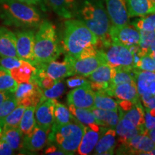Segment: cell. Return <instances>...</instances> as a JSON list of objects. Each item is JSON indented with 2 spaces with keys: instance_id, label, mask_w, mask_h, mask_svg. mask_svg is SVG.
I'll list each match as a JSON object with an SVG mask.
<instances>
[{
  "instance_id": "1",
  "label": "cell",
  "mask_w": 155,
  "mask_h": 155,
  "mask_svg": "<svg viewBox=\"0 0 155 155\" xmlns=\"http://www.w3.org/2000/svg\"><path fill=\"white\" fill-rule=\"evenodd\" d=\"M99 39L85 23L78 19L65 22L63 50L67 55L81 59L96 55Z\"/></svg>"
},
{
  "instance_id": "2",
  "label": "cell",
  "mask_w": 155,
  "mask_h": 155,
  "mask_svg": "<svg viewBox=\"0 0 155 155\" xmlns=\"http://www.w3.org/2000/svg\"><path fill=\"white\" fill-rule=\"evenodd\" d=\"M0 19L5 25L22 29L37 28L42 23L38 9L17 0H0Z\"/></svg>"
},
{
  "instance_id": "3",
  "label": "cell",
  "mask_w": 155,
  "mask_h": 155,
  "mask_svg": "<svg viewBox=\"0 0 155 155\" xmlns=\"http://www.w3.org/2000/svg\"><path fill=\"white\" fill-rule=\"evenodd\" d=\"M78 16L99 39V47L112 42L109 34L111 28L110 19L101 2L85 1L78 12Z\"/></svg>"
},
{
  "instance_id": "4",
  "label": "cell",
  "mask_w": 155,
  "mask_h": 155,
  "mask_svg": "<svg viewBox=\"0 0 155 155\" xmlns=\"http://www.w3.org/2000/svg\"><path fill=\"white\" fill-rule=\"evenodd\" d=\"M63 52V47L59 44L55 25L47 20L42 22L35 35V67L40 64L55 61Z\"/></svg>"
},
{
  "instance_id": "5",
  "label": "cell",
  "mask_w": 155,
  "mask_h": 155,
  "mask_svg": "<svg viewBox=\"0 0 155 155\" xmlns=\"http://www.w3.org/2000/svg\"><path fill=\"white\" fill-rule=\"evenodd\" d=\"M84 133L85 126L78 121L61 126L53 124L48 134V143L56 145L67 155L74 154Z\"/></svg>"
},
{
  "instance_id": "6",
  "label": "cell",
  "mask_w": 155,
  "mask_h": 155,
  "mask_svg": "<svg viewBox=\"0 0 155 155\" xmlns=\"http://www.w3.org/2000/svg\"><path fill=\"white\" fill-rule=\"evenodd\" d=\"M104 54L106 63L114 68L126 69L135 68L134 58L129 47L111 42L98 48Z\"/></svg>"
},
{
  "instance_id": "7",
  "label": "cell",
  "mask_w": 155,
  "mask_h": 155,
  "mask_svg": "<svg viewBox=\"0 0 155 155\" xmlns=\"http://www.w3.org/2000/svg\"><path fill=\"white\" fill-rule=\"evenodd\" d=\"M14 96L18 105L24 106L26 108L30 106L36 107L43 98L42 90L32 79L29 82L18 83Z\"/></svg>"
},
{
  "instance_id": "8",
  "label": "cell",
  "mask_w": 155,
  "mask_h": 155,
  "mask_svg": "<svg viewBox=\"0 0 155 155\" xmlns=\"http://www.w3.org/2000/svg\"><path fill=\"white\" fill-rule=\"evenodd\" d=\"M16 36L17 57L22 61L35 65L34 55L35 33L30 29H23L15 32Z\"/></svg>"
},
{
  "instance_id": "9",
  "label": "cell",
  "mask_w": 155,
  "mask_h": 155,
  "mask_svg": "<svg viewBox=\"0 0 155 155\" xmlns=\"http://www.w3.org/2000/svg\"><path fill=\"white\" fill-rule=\"evenodd\" d=\"M73 58L65 55L63 62L55 61L48 63L40 64L35 68L42 70L45 73L56 81H61L64 78L75 75V69L73 65Z\"/></svg>"
},
{
  "instance_id": "10",
  "label": "cell",
  "mask_w": 155,
  "mask_h": 155,
  "mask_svg": "<svg viewBox=\"0 0 155 155\" xmlns=\"http://www.w3.org/2000/svg\"><path fill=\"white\" fill-rule=\"evenodd\" d=\"M109 34L112 42L127 47L137 45L140 40V32L134 25L111 26Z\"/></svg>"
},
{
  "instance_id": "11",
  "label": "cell",
  "mask_w": 155,
  "mask_h": 155,
  "mask_svg": "<svg viewBox=\"0 0 155 155\" xmlns=\"http://www.w3.org/2000/svg\"><path fill=\"white\" fill-rule=\"evenodd\" d=\"M94 98L95 92L89 82L78 88H73L68 94L67 102L68 105L91 109L94 107Z\"/></svg>"
},
{
  "instance_id": "12",
  "label": "cell",
  "mask_w": 155,
  "mask_h": 155,
  "mask_svg": "<svg viewBox=\"0 0 155 155\" xmlns=\"http://www.w3.org/2000/svg\"><path fill=\"white\" fill-rule=\"evenodd\" d=\"M114 75V68L108 63L101 65L88 75L91 87L94 91H104L111 87Z\"/></svg>"
},
{
  "instance_id": "13",
  "label": "cell",
  "mask_w": 155,
  "mask_h": 155,
  "mask_svg": "<svg viewBox=\"0 0 155 155\" xmlns=\"http://www.w3.org/2000/svg\"><path fill=\"white\" fill-rule=\"evenodd\" d=\"M56 99L42 100L35 109V118L39 127L50 131L54 123V108Z\"/></svg>"
},
{
  "instance_id": "14",
  "label": "cell",
  "mask_w": 155,
  "mask_h": 155,
  "mask_svg": "<svg viewBox=\"0 0 155 155\" xmlns=\"http://www.w3.org/2000/svg\"><path fill=\"white\" fill-rule=\"evenodd\" d=\"M106 12L112 26L121 27L129 24V15L125 0H106Z\"/></svg>"
},
{
  "instance_id": "15",
  "label": "cell",
  "mask_w": 155,
  "mask_h": 155,
  "mask_svg": "<svg viewBox=\"0 0 155 155\" xmlns=\"http://www.w3.org/2000/svg\"><path fill=\"white\" fill-rule=\"evenodd\" d=\"M107 63L104 58V54L101 50H97L96 55L88 57L75 59L73 58V65L74 67L75 74H79L87 77L92 73L101 65Z\"/></svg>"
},
{
  "instance_id": "16",
  "label": "cell",
  "mask_w": 155,
  "mask_h": 155,
  "mask_svg": "<svg viewBox=\"0 0 155 155\" xmlns=\"http://www.w3.org/2000/svg\"><path fill=\"white\" fill-rule=\"evenodd\" d=\"M50 131L46 130L37 124L30 134L24 136L23 149L30 152H38L47 144Z\"/></svg>"
},
{
  "instance_id": "17",
  "label": "cell",
  "mask_w": 155,
  "mask_h": 155,
  "mask_svg": "<svg viewBox=\"0 0 155 155\" xmlns=\"http://www.w3.org/2000/svg\"><path fill=\"white\" fill-rule=\"evenodd\" d=\"M101 134V126L98 124L85 126V133L76 152L78 154L81 155L91 154L100 138Z\"/></svg>"
},
{
  "instance_id": "18",
  "label": "cell",
  "mask_w": 155,
  "mask_h": 155,
  "mask_svg": "<svg viewBox=\"0 0 155 155\" xmlns=\"http://www.w3.org/2000/svg\"><path fill=\"white\" fill-rule=\"evenodd\" d=\"M104 91L110 96L114 97L118 100L130 101L132 104H136L139 101V95L135 83L116 85L104 90Z\"/></svg>"
},
{
  "instance_id": "19",
  "label": "cell",
  "mask_w": 155,
  "mask_h": 155,
  "mask_svg": "<svg viewBox=\"0 0 155 155\" xmlns=\"http://www.w3.org/2000/svg\"><path fill=\"white\" fill-rule=\"evenodd\" d=\"M116 145V132L114 129L101 127V134L93 154H113Z\"/></svg>"
},
{
  "instance_id": "20",
  "label": "cell",
  "mask_w": 155,
  "mask_h": 155,
  "mask_svg": "<svg viewBox=\"0 0 155 155\" xmlns=\"http://www.w3.org/2000/svg\"><path fill=\"white\" fill-rule=\"evenodd\" d=\"M135 83L139 96L144 94H155V73L137 69Z\"/></svg>"
},
{
  "instance_id": "21",
  "label": "cell",
  "mask_w": 155,
  "mask_h": 155,
  "mask_svg": "<svg viewBox=\"0 0 155 155\" xmlns=\"http://www.w3.org/2000/svg\"><path fill=\"white\" fill-rule=\"evenodd\" d=\"M17 57L16 36L10 30L0 27V57Z\"/></svg>"
},
{
  "instance_id": "22",
  "label": "cell",
  "mask_w": 155,
  "mask_h": 155,
  "mask_svg": "<svg viewBox=\"0 0 155 155\" xmlns=\"http://www.w3.org/2000/svg\"><path fill=\"white\" fill-rule=\"evenodd\" d=\"M130 17H144L155 13V2L152 0H125Z\"/></svg>"
},
{
  "instance_id": "23",
  "label": "cell",
  "mask_w": 155,
  "mask_h": 155,
  "mask_svg": "<svg viewBox=\"0 0 155 155\" xmlns=\"http://www.w3.org/2000/svg\"><path fill=\"white\" fill-rule=\"evenodd\" d=\"M120 117H124L132 122L135 127L140 129L144 134L147 131L144 127V108L141 106V102L139 101L133 104L130 108L126 111H121L118 109Z\"/></svg>"
},
{
  "instance_id": "24",
  "label": "cell",
  "mask_w": 155,
  "mask_h": 155,
  "mask_svg": "<svg viewBox=\"0 0 155 155\" xmlns=\"http://www.w3.org/2000/svg\"><path fill=\"white\" fill-rule=\"evenodd\" d=\"M91 109L93 114H94L98 125L101 127L115 129L120 119L119 114L118 111L103 110L94 107Z\"/></svg>"
},
{
  "instance_id": "25",
  "label": "cell",
  "mask_w": 155,
  "mask_h": 155,
  "mask_svg": "<svg viewBox=\"0 0 155 155\" xmlns=\"http://www.w3.org/2000/svg\"><path fill=\"white\" fill-rule=\"evenodd\" d=\"M115 130L116 134L119 137V142L129 140L140 134H144L142 131L135 127L132 122L124 117H120Z\"/></svg>"
},
{
  "instance_id": "26",
  "label": "cell",
  "mask_w": 155,
  "mask_h": 155,
  "mask_svg": "<svg viewBox=\"0 0 155 155\" xmlns=\"http://www.w3.org/2000/svg\"><path fill=\"white\" fill-rule=\"evenodd\" d=\"M53 10L58 16L65 19L73 17L75 0H47Z\"/></svg>"
},
{
  "instance_id": "27",
  "label": "cell",
  "mask_w": 155,
  "mask_h": 155,
  "mask_svg": "<svg viewBox=\"0 0 155 155\" xmlns=\"http://www.w3.org/2000/svg\"><path fill=\"white\" fill-rule=\"evenodd\" d=\"M0 138L5 141L14 151H19L23 149L24 136L18 128L2 129V133Z\"/></svg>"
},
{
  "instance_id": "28",
  "label": "cell",
  "mask_w": 155,
  "mask_h": 155,
  "mask_svg": "<svg viewBox=\"0 0 155 155\" xmlns=\"http://www.w3.org/2000/svg\"><path fill=\"white\" fill-rule=\"evenodd\" d=\"M36 71V68L32 64L23 61L22 65L9 71V73L17 83H26L31 81Z\"/></svg>"
},
{
  "instance_id": "29",
  "label": "cell",
  "mask_w": 155,
  "mask_h": 155,
  "mask_svg": "<svg viewBox=\"0 0 155 155\" xmlns=\"http://www.w3.org/2000/svg\"><path fill=\"white\" fill-rule=\"evenodd\" d=\"M94 108L118 111L119 104L117 101L108 95L104 91H97L95 92Z\"/></svg>"
},
{
  "instance_id": "30",
  "label": "cell",
  "mask_w": 155,
  "mask_h": 155,
  "mask_svg": "<svg viewBox=\"0 0 155 155\" xmlns=\"http://www.w3.org/2000/svg\"><path fill=\"white\" fill-rule=\"evenodd\" d=\"M68 108L72 115L79 123L84 126L98 124L96 117L90 108H78L72 105H68Z\"/></svg>"
},
{
  "instance_id": "31",
  "label": "cell",
  "mask_w": 155,
  "mask_h": 155,
  "mask_svg": "<svg viewBox=\"0 0 155 155\" xmlns=\"http://www.w3.org/2000/svg\"><path fill=\"white\" fill-rule=\"evenodd\" d=\"M73 121H77V120L69 111V108L64 104L55 101L53 124L61 126Z\"/></svg>"
},
{
  "instance_id": "32",
  "label": "cell",
  "mask_w": 155,
  "mask_h": 155,
  "mask_svg": "<svg viewBox=\"0 0 155 155\" xmlns=\"http://www.w3.org/2000/svg\"><path fill=\"white\" fill-rule=\"evenodd\" d=\"M35 106L27 107L21 119L18 129L23 136H26L33 131L36 125L35 118Z\"/></svg>"
},
{
  "instance_id": "33",
  "label": "cell",
  "mask_w": 155,
  "mask_h": 155,
  "mask_svg": "<svg viewBox=\"0 0 155 155\" xmlns=\"http://www.w3.org/2000/svg\"><path fill=\"white\" fill-rule=\"evenodd\" d=\"M137 68L126 69L114 68V75L111 87L127 83H135V75ZM110 88V87H109Z\"/></svg>"
},
{
  "instance_id": "34",
  "label": "cell",
  "mask_w": 155,
  "mask_h": 155,
  "mask_svg": "<svg viewBox=\"0 0 155 155\" xmlns=\"http://www.w3.org/2000/svg\"><path fill=\"white\" fill-rule=\"evenodd\" d=\"M25 109H26L25 106L17 105V107L11 113H9L0 122V124L2 127V129H9V128H18Z\"/></svg>"
},
{
  "instance_id": "35",
  "label": "cell",
  "mask_w": 155,
  "mask_h": 155,
  "mask_svg": "<svg viewBox=\"0 0 155 155\" xmlns=\"http://www.w3.org/2000/svg\"><path fill=\"white\" fill-rule=\"evenodd\" d=\"M18 83L12 76L9 71L0 66V91L14 94Z\"/></svg>"
},
{
  "instance_id": "36",
  "label": "cell",
  "mask_w": 155,
  "mask_h": 155,
  "mask_svg": "<svg viewBox=\"0 0 155 155\" xmlns=\"http://www.w3.org/2000/svg\"><path fill=\"white\" fill-rule=\"evenodd\" d=\"M139 32H140V40L138 46L139 48V54L142 57L148 53L150 45L155 38V32L144 30H139Z\"/></svg>"
},
{
  "instance_id": "37",
  "label": "cell",
  "mask_w": 155,
  "mask_h": 155,
  "mask_svg": "<svg viewBox=\"0 0 155 155\" xmlns=\"http://www.w3.org/2000/svg\"><path fill=\"white\" fill-rule=\"evenodd\" d=\"M132 25H134L139 30L155 32V13L141 17L140 19H136Z\"/></svg>"
},
{
  "instance_id": "38",
  "label": "cell",
  "mask_w": 155,
  "mask_h": 155,
  "mask_svg": "<svg viewBox=\"0 0 155 155\" xmlns=\"http://www.w3.org/2000/svg\"><path fill=\"white\" fill-rule=\"evenodd\" d=\"M17 101L14 94H11L7 99L0 104V122L5 119L9 113H11L17 107Z\"/></svg>"
},
{
  "instance_id": "39",
  "label": "cell",
  "mask_w": 155,
  "mask_h": 155,
  "mask_svg": "<svg viewBox=\"0 0 155 155\" xmlns=\"http://www.w3.org/2000/svg\"><path fill=\"white\" fill-rule=\"evenodd\" d=\"M64 91H65V84L61 81H58L52 88L42 90V95L45 98L56 99L61 96Z\"/></svg>"
},
{
  "instance_id": "40",
  "label": "cell",
  "mask_w": 155,
  "mask_h": 155,
  "mask_svg": "<svg viewBox=\"0 0 155 155\" xmlns=\"http://www.w3.org/2000/svg\"><path fill=\"white\" fill-rule=\"evenodd\" d=\"M23 61L18 57H0V66L10 71L22 65Z\"/></svg>"
},
{
  "instance_id": "41",
  "label": "cell",
  "mask_w": 155,
  "mask_h": 155,
  "mask_svg": "<svg viewBox=\"0 0 155 155\" xmlns=\"http://www.w3.org/2000/svg\"><path fill=\"white\" fill-rule=\"evenodd\" d=\"M138 69L155 73V61L150 55L146 54L141 58Z\"/></svg>"
},
{
  "instance_id": "42",
  "label": "cell",
  "mask_w": 155,
  "mask_h": 155,
  "mask_svg": "<svg viewBox=\"0 0 155 155\" xmlns=\"http://www.w3.org/2000/svg\"><path fill=\"white\" fill-rule=\"evenodd\" d=\"M144 127L147 131L155 127V108H145Z\"/></svg>"
},
{
  "instance_id": "43",
  "label": "cell",
  "mask_w": 155,
  "mask_h": 155,
  "mask_svg": "<svg viewBox=\"0 0 155 155\" xmlns=\"http://www.w3.org/2000/svg\"><path fill=\"white\" fill-rule=\"evenodd\" d=\"M83 77V75H81V76H75L68 79L66 81L68 86L69 88L73 89L78 88V87L81 86H83V85H85L86 84V83L90 82V81H88L87 79H86Z\"/></svg>"
},
{
  "instance_id": "44",
  "label": "cell",
  "mask_w": 155,
  "mask_h": 155,
  "mask_svg": "<svg viewBox=\"0 0 155 155\" xmlns=\"http://www.w3.org/2000/svg\"><path fill=\"white\" fill-rule=\"evenodd\" d=\"M141 99L144 103L145 107L155 108V94L154 95L144 94L140 96Z\"/></svg>"
},
{
  "instance_id": "45",
  "label": "cell",
  "mask_w": 155,
  "mask_h": 155,
  "mask_svg": "<svg viewBox=\"0 0 155 155\" xmlns=\"http://www.w3.org/2000/svg\"><path fill=\"white\" fill-rule=\"evenodd\" d=\"M14 154V150L11 147L0 138V155H11Z\"/></svg>"
},
{
  "instance_id": "46",
  "label": "cell",
  "mask_w": 155,
  "mask_h": 155,
  "mask_svg": "<svg viewBox=\"0 0 155 155\" xmlns=\"http://www.w3.org/2000/svg\"><path fill=\"white\" fill-rule=\"evenodd\" d=\"M45 154H56V155H67L64 151L55 144H49L48 148L45 151Z\"/></svg>"
},
{
  "instance_id": "47",
  "label": "cell",
  "mask_w": 155,
  "mask_h": 155,
  "mask_svg": "<svg viewBox=\"0 0 155 155\" xmlns=\"http://www.w3.org/2000/svg\"><path fill=\"white\" fill-rule=\"evenodd\" d=\"M17 1L21 2H23L25 4H28V5H34L41 2L42 0H17Z\"/></svg>"
},
{
  "instance_id": "48",
  "label": "cell",
  "mask_w": 155,
  "mask_h": 155,
  "mask_svg": "<svg viewBox=\"0 0 155 155\" xmlns=\"http://www.w3.org/2000/svg\"><path fill=\"white\" fill-rule=\"evenodd\" d=\"M147 134L149 135V137H150L151 139L154 141V143L155 144V127L152 128V129H150V131H148Z\"/></svg>"
},
{
  "instance_id": "49",
  "label": "cell",
  "mask_w": 155,
  "mask_h": 155,
  "mask_svg": "<svg viewBox=\"0 0 155 155\" xmlns=\"http://www.w3.org/2000/svg\"><path fill=\"white\" fill-rule=\"evenodd\" d=\"M10 95L11 94H7V93L0 91V104H1L2 103H3L4 101H5V99H7V98H8Z\"/></svg>"
},
{
  "instance_id": "50",
  "label": "cell",
  "mask_w": 155,
  "mask_h": 155,
  "mask_svg": "<svg viewBox=\"0 0 155 155\" xmlns=\"http://www.w3.org/2000/svg\"><path fill=\"white\" fill-rule=\"evenodd\" d=\"M149 154H152V155H155V148L153 149V150L151 151V152H150V153H149Z\"/></svg>"
},
{
  "instance_id": "51",
  "label": "cell",
  "mask_w": 155,
  "mask_h": 155,
  "mask_svg": "<svg viewBox=\"0 0 155 155\" xmlns=\"http://www.w3.org/2000/svg\"><path fill=\"white\" fill-rule=\"evenodd\" d=\"M2 127L0 124V137H1L2 136Z\"/></svg>"
},
{
  "instance_id": "52",
  "label": "cell",
  "mask_w": 155,
  "mask_h": 155,
  "mask_svg": "<svg viewBox=\"0 0 155 155\" xmlns=\"http://www.w3.org/2000/svg\"><path fill=\"white\" fill-rule=\"evenodd\" d=\"M152 1H153V2H155V0H152Z\"/></svg>"
}]
</instances>
